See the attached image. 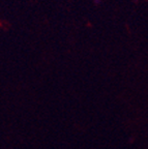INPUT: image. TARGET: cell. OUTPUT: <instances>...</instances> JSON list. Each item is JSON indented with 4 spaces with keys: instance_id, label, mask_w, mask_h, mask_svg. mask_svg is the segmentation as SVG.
Here are the masks:
<instances>
[{
    "instance_id": "1",
    "label": "cell",
    "mask_w": 148,
    "mask_h": 149,
    "mask_svg": "<svg viewBox=\"0 0 148 149\" xmlns=\"http://www.w3.org/2000/svg\"><path fill=\"white\" fill-rule=\"evenodd\" d=\"M93 1H94L95 4H100L101 3V0H93Z\"/></svg>"
}]
</instances>
